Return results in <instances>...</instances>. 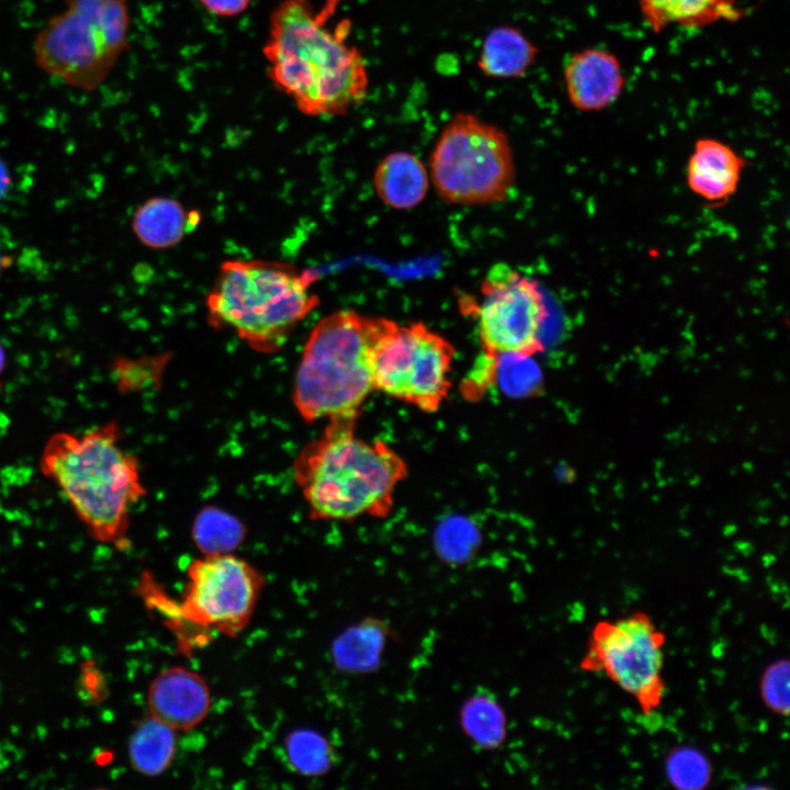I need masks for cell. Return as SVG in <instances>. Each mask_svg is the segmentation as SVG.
<instances>
[{"mask_svg":"<svg viewBox=\"0 0 790 790\" xmlns=\"http://www.w3.org/2000/svg\"><path fill=\"white\" fill-rule=\"evenodd\" d=\"M309 0H282L269 18L263 56L273 87L304 115L334 117L361 104L369 91L362 53L347 43L350 22L320 24Z\"/></svg>","mask_w":790,"mask_h":790,"instance_id":"cell-1","label":"cell"},{"mask_svg":"<svg viewBox=\"0 0 790 790\" xmlns=\"http://www.w3.org/2000/svg\"><path fill=\"white\" fill-rule=\"evenodd\" d=\"M115 421L82 435L53 433L41 458L42 474L64 494L94 540L124 548L132 507L147 490L136 458L120 445Z\"/></svg>","mask_w":790,"mask_h":790,"instance_id":"cell-2","label":"cell"},{"mask_svg":"<svg viewBox=\"0 0 790 790\" xmlns=\"http://www.w3.org/2000/svg\"><path fill=\"white\" fill-rule=\"evenodd\" d=\"M293 470L312 517L341 521L385 518L408 474L405 460L386 442L357 436L354 419L328 421L298 453Z\"/></svg>","mask_w":790,"mask_h":790,"instance_id":"cell-3","label":"cell"},{"mask_svg":"<svg viewBox=\"0 0 790 790\" xmlns=\"http://www.w3.org/2000/svg\"><path fill=\"white\" fill-rule=\"evenodd\" d=\"M315 272L269 260H226L206 297L212 326L229 328L249 347L274 352L319 303Z\"/></svg>","mask_w":790,"mask_h":790,"instance_id":"cell-4","label":"cell"},{"mask_svg":"<svg viewBox=\"0 0 790 790\" xmlns=\"http://www.w3.org/2000/svg\"><path fill=\"white\" fill-rule=\"evenodd\" d=\"M379 317L339 311L321 318L304 345L293 403L307 421L357 420L374 392L371 347Z\"/></svg>","mask_w":790,"mask_h":790,"instance_id":"cell-5","label":"cell"},{"mask_svg":"<svg viewBox=\"0 0 790 790\" xmlns=\"http://www.w3.org/2000/svg\"><path fill=\"white\" fill-rule=\"evenodd\" d=\"M34 43L37 66L67 84L91 91L127 47L128 0H66Z\"/></svg>","mask_w":790,"mask_h":790,"instance_id":"cell-6","label":"cell"},{"mask_svg":"<svg viewBox=\"0 0 790 790\" xmlns=\"http://www.w3.org/2000/svg\"><path fill=\"white\" fill-rule=\"evenodd\" d=\"M429 167L438 195L453 205L503 202L516 178L507 134L467 112L454 114L444 125L432 148Z\"/></svg>","mask_w":790,"mask_h":790,"instance_id":"cell-7","label":"cell"},{"mask_svg":"<svg viewBox=\"0 0 790 790\" xmlns=\"http://www.w3.org/2000/svg\"><path fill=\"white\" fill-rule=\"evenodd\" d=\"M455 350L421 321L408 325L379 317L371 347L374 391L432 414L447 400Z\"/></svg>","mask_w":790,"mask_h":790,"instance_id":"cell-8","label":"cell"},{"mask_svg":"<svg viewBox=\"0 0 790 790\" xmlns=\"http://www.w3.org/2000/svg\"><path fill=\"white\" fill-rule=\"evenodd\" d=\"M665 633L644 611L598 621L580 661L586 672L605 673L634 698L644 714L656 710L666 690L663 679Z\"/></svg>","mask_w":790,"mask_h":790,"instance_id":"cell-9","label":"cell"},{"mask_svg":"<svg viewBox=\"0 0 790 790\" xmlns=\"http://www.w3.org/2000/svg\"><path fill=\"white\" fill-rule=\"evenodd\" d=\"M478 298H462L460 308L476 323L485 353L533 357L544 350L541 334L548 308L539 283L507 263L494 264Z\"/></svg>","mask_w":790,"mask_h":790,"instance_id":"cell-10","label":"cell"},{"mask_svg":"<svg viewBox=\"0 0 790 790\" xmlns=\"http://www.w3.org/2000/svg\"><path fill=\"white\" fill-rule=\"evenodd\" d=\"M187 577L177 618L226 636H236L246 628L264 585L258 569L232 553L194 560Z\"/></svg>","mask_w":790,"mask_h":790,"instance_id":"cell-11","label":"cell"},{"mask_svg":"<svg viewBox=\"0 0 790 790\" xmlns=\"http://www.w3.org/2000/svg\"><path fill=\"white\" fill-rule=\"evenodd\" d=\"M569 103L582 112H597L612 105L622 94L625 77L619 58L598 47L569 56L563 71Z\"/></svg>","mask_w":790,"mask_h":790,"instance_id":"cell-12","label":"cell"},{"mask_svg":"<svg viewBox=\"0 0 790 790\" xmlns=\"http://www.w3.org/2000/svg\"><path fill=\"white\" fill-rule=\"evenodd\" d=\"M149 715L174 731H189L208 714L211 692L194 670L172 666L150 682L147 692Z\"/></svg>","mask_w":790,"mask_h":790,"instance_id":"cell-13","label":"cell"},{"mask_svg":"<svg viewBox=\"0 0 790 790\" xmlns=\"http://www.w3.org/2000/svg\"><path fill=\"white\" fill-rule=\"evenodd\" d=\"M745 160L730 145L700 138L687 163V183L704 201L719 203L731 198L740 183Z\"/></svg>","mask_w":790,"mask_h":790,"instance_id":"cell-14","label":"cell"},{"mask_svg":"<svg viewBox=\"0 0 790 790\" xmlns=\"http://www.w3.org/2000/svg\"><path fill=\"white\" fill-rule=\"evenodd\" d=\"M394 637L393 630L383 619L362 618L335 636L330 645L331 662L345 674L374 673L382 664L390 640Z\"/></svg>","mask_w":790,"mask_h":790,"instance_id":"cell-15","label":"cell"},{"mask_svg":"<svg viewBox=\"0 0 790 790\" xmlns=\"http://www.w3.org/2000/svg\"><path fill=\"white\" fill-rule=\"evenodd\" d=\"M646 25L655 33L670 25L702 29L716 22H736L745 15L738 0H637Z\"/></svg>","mask_w":790,"mask_h":790,"instance_id":"cell-16","label":"cell"},{"mask_svg":"<svg viewBox=\"0 0 790 790\" xmlns=\"http://www.w3.org/2000/svg\"><path fill=\"white\" fill-rule=\"evenodd\" d=\"M199 222V213L188 212L179 201L155 196L135 210L132 229L144 246L167 249L178 245Z\"/></svg>","mask_w":790,"mask_h":790,"instance_id":"cell-17","label":"cell"},{"mask_svg":"<svg viewBox=\"0 0 790 790\" xmlns=\"http://www.w3.org/2000/svg\"><path fill=\"white\" fill-rule=\"evenodd\" d=\"M373 184L384 204L396 210H409L425 199L429 179L425 165L417 156L408 151H393L376 166Z\"/></svg>","mask_w":790,"mask_h":790,"instance_id":"cell-18","label":"cell"},{"mask_svg":"<svg viewBox=\"0 0 790 790\" xmlns=\"http://www.w3.org/2000/svg\"><path fill=\"white\" fill-rule=\"evenodd\" d=\"M538 55V47L519 29L498 25L484 37L476 64L487 78L515 79L528 72Z\"/></svg>","mask_w":790,"mask_h":790,"instance_id":"cell-19","label":"cell"},{"mask_svg":"<svg viewBox=\"0 0 790 790\" xmlns=\"http://www.w3.org/2000/svg\"><path fill=\"white\" fill-rule=\"evenodd\" d=\"M459 724L465 737L482 751L498 749L508 734V719L501 703L486 691L474 692L463 701Z\"/></svg>","mask_w":790,"mask_h":790,"instance_id":"cell-20","label":"cell"},{"mask_svg":"<svg viewBox=\"0 0 790 790\" xmlns=\"http://www.w3.org/2000/svg\"><path fill=\"white\" fill-rule=\"evenodd\" d=\"M176 732L151 715L143 719L128 743V757L134 770L150 777L165 772L176 754Z\"/></svg>","mask_w":790,"mask_h":790,"instance_id":"cell-21","label":"cell"},{"mask_svg":"<svg viewBox=\"0 0 790 790\" xmlns=\"http://www.w3.org/2000/svg\"><path fill=\"white\" fill-rule=\"evenodd\" d=\"M290 767L305 777H319L329 772L336 753L331 742L319 731L300 727L290 731L283 741Z\"/></svg>","mask_w":790,"mask_h":790,"instance_id":"cell-22","label":"cell"},{"mask_svg":"<svg viewBox=\"0 0 790 790\" xmlns=\"http://www.w3.org/2000/svg\"><path fill=\"white\" fill-rule=\"evenodd\" d=\"M667 781L679 790H701L712 779V765L702 751L691 745L673 747L665 758Z\"/></svg>","mask_w":790,"mask_h":790,"instance_id":"cell-23","label":"cell"},{"mask_svg":"<svg viewBox=\"0 0 790 790\" xmlns=\"http://www.w3.org/2000/svg\"><path fill=\"white\" fill-rule=\"evenodd\" d=\"M193 538L203 555L228 554L240 544L244 531L234 518L211 510L196 520Z\"/></svg>","mask_w":790,"mask_h":790,"instance_id":"cell-24","label":"cell"},{"mask_svg":"<svg viewBox=\"0 0 790 790\" xmlns=\"http://www.w3.org/2000/svg\"><path fill=\"white\" fill-rule=\"evenodd\" d=\"M789 659L779 658L766 667L759 682L764 704L781 716L789 714Z\"/></svg>","mask_w":790,"mask_h":790,"instance_id":"cell-25","label":"cell"},{"mask_svg":"<svg viewBox=\"0 0 790 790\" xmlns=\"http://www.w3.org/2000/svg\"><path fill=\"white\" fill-rule=\"evenodd\" d=\"M202 8L217 18H234L244 13L252 0H198Z\"/></svg>","mask_w":790,"mask_h":790,"instance_id":"cell-26","label":"cell"},{"mask_svg":"<svg viewBox=\"0 0 790 790\" xmlns=\"http://www.w3.org/2000/svg\"><path fill=\"white\" fill-rule=\"evenodd\" d=\"M346 0H325L320 8L316 11L315 16L318 23L327 24L336 14L339 5Z\"/></svg>","mask_w":790,"mask_h":790,"instance_id":"cell-27","label":"cell"},{"mask_svg":"<svg viewBox=\"0 0 790 790\" xmlns=\"http://www.w3.org/2000/svg\"><path fill=\"white\" fill-rule=\"evenodd\" d=\"M11 184V177L7 165L0 159V200H2L9 192Z\"/></svg>","mask_w":790,"mask_h":790,"instance_id":"cell-28","label":"cell"},{"mask_svg":"<svg viewBox=\"0 0 790 790\" xmlns=\"http://www.w3.org/2000/svg\"><path fill=\"white\" fill-rule=\"evenodd\" d=\"M7 357L4 349L0 342V376L2 375L4 368H5Z\"/></svg>","mask_w":790,"mask_h":790,"instance_id":"cell-29","label":"cell"},{"mask_svg":"<svg viewBox=\"0 0 790 790\" xmlns=\"http://www.w3.org/2000/svg\"><path fill=\"white\" fill-rule=\"evenodd\" d=\"M9 263H10L9 258L4 257L0 252V274L3 271V269L8 267Z\"/></svg>","mask_w":790,"mask_h":790,"instance_id":"cell-30","label":"cell"}]
</instances>
